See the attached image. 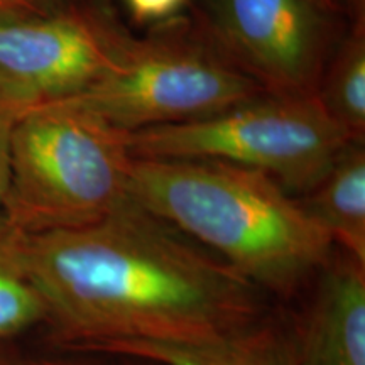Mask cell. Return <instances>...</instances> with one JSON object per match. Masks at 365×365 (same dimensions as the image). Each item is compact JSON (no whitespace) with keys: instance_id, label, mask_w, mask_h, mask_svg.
<instances>
[{"instance_id":"cell-1","label":"cell","mask_w":365,"mask_h":365,"mask_svg":"<svg viewBox=\"0 0 365 365\" xmlns=\"http://www.w3.org/2000/svg\"><path fill=\"white\" fill-rule=\"evenodd\" d=\"M22 259L61 344L200 341L261 318L259 287L129 200L93 225L22 234Z\"/></svg>"},{"instance_id":"cell-2","label":"cell","mask_w":365,"mask_h":365,"mask_svg":"<svg viewBox=\"0 0 365 365\" xmlns=\"http://www.w3.org/2000/svg\"><path fill=\"white\" fill-rule=\"evenodd\" d=\"M129 195L259 289L291 293L330 262L327 232L299 200L252 168L218 159L132 158Z\"/></svg>"},{"instance_id":"cell-3","label":"cell","mask_w":365,"mask_h":365,"mask_svg":"<svg viewBox=\"0 0 365 365\" xmlns=\"http://www.w3.org/2000/svg\"><path fill=\"white\" fill-rule=\"evenodd\" d=\"M125 132L63 100L17 118L2 217L22 234L93 225L129 202Z\"/></svg>"},{"instance_id":"cell-4","label":"cell","mask_w":365,"mask_h":365,"mask_svg":"<svg viewBox=\"0 0 365 365\" xmlns=\"http://www.w3.org/2000/svg\"><path fill=\"white\" fill-rule=\"evenodd\" d=\"M264 93L212 38L205 22L180 16L130 33L117 63L68 102L122 132L215 115Z\"/></svg>"},{"instance_id":"cell-5","label":"cell","mask_w":365,"mask_h":365,"mask_svg":"<svg viewBox=\"0 0 365 365\" xmlns=\"http://www.w3.org/2000/svg\"><path fill=\"white\" fill-rule=\"evenodd\" d=\"M352 143L313 97H261L196 120L125 132L132 158L218 159L271 176L304 196Z\"/></svg>"},{"instance_id":"cell-6","label":"cell","mask_w":365,"mask_h":365,"mask_svg":"<svg viewBox=\"0 0 365 365\" xmlns=\"http://www.w3.org/2000/svg\"><path fill=\"white\" fill-rule=\"evenodd\" d=\"M129 36L112 0L0 21V102L21 117L83 93L115 65Z\"/></svg>"},{"instance_id":"cell-7","label":"cell","mask_w":365,"mask_h":365,"mask_svg":"<svg viewBox=\"0 0 365 365\" xmlns=\"http://www.w3.org/2000/svg\"><path fill=\"white\" fill-rule=\"evenodd\" d=\"M318 0H212L200 17L212 38L267 95L313 97L340 39Z\"/></svg>"},{"instance_id":"cell-8","label":"cell","mask_w":365,"mask_h":365,"mask_svg":"<svg viewBox=\"0 0 365 365\" xmlns=\"http://www.w3.org/2000/svg\"><path fill=\"white\" fill-rule=\"evenodd\" d=\"M293 341L296 365H365V266L346 257L322 269Z\"/></svg>"},{"instance_id":"cell-9","label":"cell","mask_w":365,"mask_h":365,"mask_svg":"<svg viewBox=\"0 0 365 365\" xmlns=\"http://www.w3.org/2000/svg\"><path fill=\"white\" fill-rule=\"evenodd\" d=\"M81 352L132 357L159 365H296L293 336L255 322L230 335L200 341L110 340Z\"/></svg>"},{"instance_id":"cell-10","label":"cell","mask_w":365,"mask_h":365,"mask_svg":"<svg viewBox=\"0 0 365 365\" xmlns=\"http://www.w3.org/2000/svg\"><path fill=\"white\" fill-rule=\"evenodd\" d=\"M308 215L350 259L365 266V149L352 143L299 200Z\"/></svg>"},{"instance_id":"cell-11","label":"cell","mask_w":365,"mask_h":365,"mask_svg":"<svg viewBox=\"0 0 365 365\" xmlns=\"http://www.w3.org/2000/svg\"><path fill=\"white\" fill-rule=\"evenodd\" d=\"M317 97L336 124L359 143L365 135V21L352 22L328 59Z\"/></svg>"},{"instance_id":"cell-12","label":"cell","mask_w":365,"mask_h":365,"mask_svg":"<svg viewBox=\"0 0 365 365\" xmlns=\"http://www.w3.org/2000/svg\"><path fill=\"white\" fill-rule=\"evenodd\" d=\"M46 319V307L22 259V232L0 215V340Z\"/></svg>"},{"instance_id":"cell-13","label":"cell","mask_w":365,"mask_h":365,"mask_svg":"<svg viewBox=\"0 0 365 365\" xmlns=\"http://www.w3.org/2000/svg\"><path fill=\"white\" fill-rule=\"evenodd\" d=\"M137 24H158L180 16L190 0H124Z\"/></svg>"},{"instance_id":"cell-14","label":"cell","mask_w":365,"mask_h":365,"mask_svg":"<svg viewBox=\"0 0 365 365\" xmlns=\"http://www.w3.org/2000/svg\"><path fill=\"white\" fill-rule=\"evenodd\" d=\"M71 0H0V21L44 17L65 9Z\"/></svg>"},{"instance_id":"cell-15","label":"cell","mask_w":365,"mask_h":365,"mask_svg":"<svg viewBox=\"0 0 365 365\" xmlns=\"http://www.w3.org/2000/svg\"><path fill=\"white\" fill-rule=\"evenodd\" d=\"M19 113L0 102V215L9 180V158H11V137Z\"/></svg>"},{"instance_id":"cell-16","label":"cell","mask_w":365,"mask_h":365,"mask_svg":"<svg viewBox=\"0 0 365 365\" xmlns=\"http://www.w3.org/2000/svg\"><path fill=\"white\" fill-rule=\"evenodd\" d=\"M336 4L350 22L365 21V0H336Z\"/></svg>"},{"instance_id":"cell-17","label":"cell","mask_w":365,"mask_h":365,"mask_svg":"<svg viewBox=\"0 0 365 365\" xmlns=\"http://www.w3.org/2000/svg\"><path fill=\"white\" fill-rule=\"evenodd\" d=\"M36 365H103V364H91V362H68V360H44V362H39Z\"/></svg>"},{"instance_id":"cell-18","label":"cell","mask_w":365,"mask_h":365,"mask_svg":"<svg viewBox=\"0 0 365 365\" xmlns=\"http://www.w3.org/2000/svg\"><path fill=\"white\" fill-rule=\"evenodd\" d=\"M319 4H322L323 7L330 9L331 12H336V14H341L340 9H339V4H336V0H318Z\"/></svg>"}]
</instances>
